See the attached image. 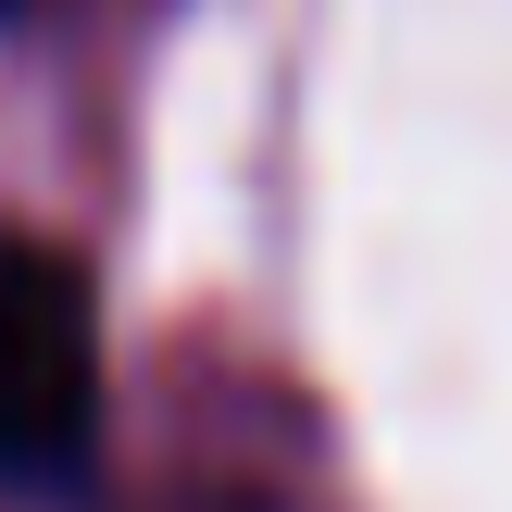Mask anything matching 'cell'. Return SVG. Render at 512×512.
<instances>
[{
    "instance_id": "6da1fadb",
    "label": "cell",
    "mask_w": 512,
    "mask_h": 512,
    "mask_svg": "<svg viewBox=\"0 0 512 512\" xmlns=\"http://www.w3.org/2000/svg\"><path fill=\"white\" fill-rule=\"evenodd\" d=\"M100 438V300L50 238H0V475L63 488Z\"/></svg>"
},
{
    "instance_id": "7a4b0ae2",
    "label": "cell",
    "mask_w": 512,
    "mask_h": 512,
    "mask_svg": "<svg viewBox=\"0 0 512 512\" xmlns=\"http://www.w3.org/2000/svg\"><path fill=\"white\" fill-rule=\"evenodd\" d=\"M0 13H25V0H0Z\"/></svg>"
}]
</instances>
